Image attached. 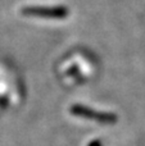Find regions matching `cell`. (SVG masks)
Listing matches in <instances>:
<instances>
[{
	"label": "cell",
	"mask_w": 145,
	"mask_h": 146,
	"mask_svg": "<svg viewBox=\"0 0 145 146\" xmlns=\"http://www.w3.org/2000/svg\"><path fill=\"white\" fill-rule=\"evenodd\" d=\"M22 14L31 17H41L49 19H63L69 14V10L63 5L59 7H23Z\"/></svg>",
	"instance_id": "2"
},
{
	"label": "cell",
	"mask_w": 145,
	"mask_h": 146,
	"mask_svg": "<svg viewBox=\"0 0 145 146\" xmlns=\"http://www.w3.org/2000/svg\"><path fill=\"white\" fill-rule=\"evenodd\" d=\"M71 113L76 117H81V118L92 119V121L98 122V123L103 124H114L117 122V115L113 113H104V111H96L91 108H87L81 104H76V105L71 106Z\"/></svg>",
	"instance_id": "1"
},
{
	"label": "cell",
	"mask_w": 145,
	"mask_h": 146,
	"mask_svg": "<svg viewBox=\"0 0 145 146\" xmlns=\"http://www.w3.org/2000/svg\"><path fill=\"white\" fill-rule=\"evenodd\" d=\"M87 146H103V145H102V142H100L99 140H94V141L90 142Z\"/></svg>",
	"instance_id": "3"
}]
</instances>
